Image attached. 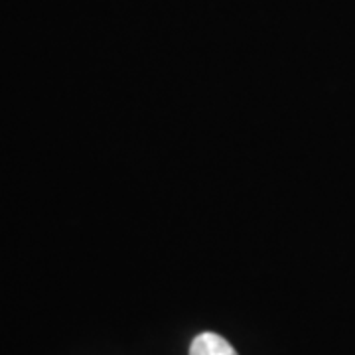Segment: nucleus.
I'll return each mask as SVG.
<instances>
[{"mask_svg": "<svg viewBox=\"0 0 355 355\" xmlns=\"http://www.w3.org/2000/svg\"><path fill=\"white\" fill-rule=\"evenodd\" d=\"M190 355H239L233 345L217 336L214 331H203L200 336L193 338V342L190 345Z\"/></svg>", "mask_w": 355, "mask_h": 355, "instance_id": "1", "label": "nucleus"}]
</instances>
